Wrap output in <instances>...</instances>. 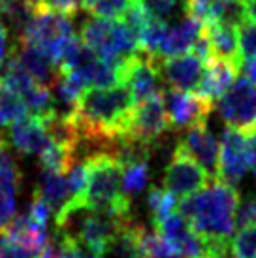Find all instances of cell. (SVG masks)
Listing matches in <instances>:
<instances>
[{
	"mask_svg": "<svg viewBox=\"0 0 256 258\" xmlns=\"http://www.w3.org/2000/svg\"><path fill=\"white\" fill-rule=\"evenodd\" d=\"M239 192L221 179L209 181L200 192L179 202V211L207 243H228L235 230Z\"/></svg>",
	"mask_w": 256,
	"mask_h": 258,
	"instance_id": "cell-1",
	"label": "cell"
},
{
	"mask_svg": "<svg viewBox=\"0 0 256 258\" xmlns=\"http://www.w3.org/2000/svg\"><path fill=\"white\" fill-rule=\"evenodd\" d=\"M87 186L81 208L106 213L113 219L132 217L130 198L122 192L121 164L107 151H94L85 158Z\"/></svg>",
	"mask_w": 256,
	"mask_h": 258,
	"instance_id": "cell-2",
	"label": "cell"
},
{
	"mask_svg": "<svg viewBox=\"0 0 256 258\" xmlns=\"http://www.w3.org/2000/svg\"><path fill=\"white\" fill-rule=\"evenodd\" d=\"M17 42L43 53L53 64L60 68L66 55L79 42L74 23L68 15L34 8L29 21L17 34Z\"/></svg>",
	"mask_w": 256,
	"mask_h": 258,
	"instance_id": "cell-3",
	"label": "cell"
},
{
	"mask_svg": "<svg viewBox=\"0 0 256 258\" xmlns=\"http://www.w3.org/2000/svg\"><path fill=\"white\" fill-rule=\"evenodd\" d=\"M81 42L94 55L113 62H121L122 58L140 51L138 40L126 23L107 17H93L83 21Z\"/></svg>",
	"mask_w": 256,
	"mask_h": 258,
	"instance_id": "cell-4",
	"label": "cell"
},
{
	"mask_svg": "<svg viewBox=\"0 0 256 258\" xmlns=\"http://www.w3.org/2000/svg\"><path fill=\"white\" fill-rule=\"evenodd\" d=\"M170 121H168L162 91H160L158 94H153L143 102L136 104L122 138H130L155 149L170 134Z\"/></svg>",
	"mask_w": 256,
	"mask_h": 258,
	"instance_id": "cell-5",
	"label": "cell"
},
{
	"mask_svg": "<svg viewBox=\"0 0 256 258\" xmlns=\"http://www.w3.org/2000/svg\"><path fill=\"white\" fill-rule=\"evenodd\" d=\"M217 111L230 128L250 134L256 130V85L247 78H235L232 87L217 100Z\"/></svg>",
	"mask_w": 256,
	"mask_h": 258,
	"instance_id": "cell-6",
	"label": "cell"
},
{
	"mask_svg": "<svg viewBox=\"0 0 256 258\" xmlns=\"http://www.w3.org/2000/svg\"><path fill=\"white\" fill-rule=\"evenodd\" d=\"M209 181L211 175L185 151L175 147L164 172V188L170 190L177 200H183L200 192Z\"/></svg>",
	"mask_w": 256,
	"mask_h": 258,
	"instance_id": "cell-7",
	"label": "cell"
},
{
	"mask_svg": "<svg viewBox=\"0 0 256 258\" xmlns=\"http://www.w3.org/2000/svg\"><path fill=\"white\" fill-rule=\"evenodd\" d=\"M121 85L128 89L134 104L160 93V72L157 60L142 51L121 60Z\"/></svg>",
	"mask_w": 256,
	"mask_h": 258,
	"instance_id": "cell-8",
	"label": "cell"
},
{
	"mask_svg": "<svg viewBox=\"0 0 256 258\" xmlns=\"http://www.w3.org/2000/svg\"><path fill=\"white\" fill-rule=\"evenodd\" d=\"M168 121L171 130H186L207 122V117L213 109V104L200 94H192L190 91H177V89H168L162 93Z\"/></svg>",
	"mask_w": 256,
	"mask_h": 258,
	"instance_id": "cell-9",
	"label": "cell"
},
{
	"mask_svg": "<svg viewBox=\"0 0 256 258\" xmlns=\"http://www.w3.org/2000/svg\"><path fill=\"white\" fill-rule=\"evenodd\" d=\"M160 237L171 247V251L183 254L186 258H206L209 254L207 241L192 228L188 221L181 215V211H175L155 224Z\"/></svg>",
	"mask_w": 256,
	"mask_h": 258,
	"instance_id": "cell-10",
	"label": "cell"
},
{
	"mask_svg": "<svg viewBox=\"0 0 256 258\" xmlns=\"http://www.w3.org/2000/svg\"><path fill=\"white\" fill-rule=\"evenodd\" d=\"M221 149H219V168L217 177L224 183L237 185L249 172V140L247 134L228 126L222 132Z\"/></svg>",
	"mask_w": 256,
	"mask_h": 258,
	"instance_id": "cell-11",
	"label": "cell"
},
{
	"mask_svg": "<svg viewBox=\"0 0 256 258\" xmlns=\"http://www.w3.org/2000/svg\"><path fill=\"white\" fill-rule=\"evenodd\" d=\"M160 72V79L168 85V89L177 91H192L196 89L202 72H204V60L194 53H183L168 58H155Z\"/></svg>",
	"mask_w": 256,
	"mask_h": 258,
	"instance_id": "cell-12",
	"label": "cell"
},
{
	"mask_svg": "<svg viewBox=\"0 0 256 258\" xmlns=\"http://www.w3.org/2000/svg\"><path fill=\"white\" fill-rule=\"evenodd\" d=\"M190 158H194L209 175H217L219 168V140L211 130L207 128V122L194 124L181 136L177 144Z\"/></svg>",
	"mask_w": 256,
	"mask_h": 258,
	"instance_id": "cell-13",
	"label": "cell"
},
{
	"mask_svg": "<svg viewBox=\"0 0 256 258\" xmlns=\"http://www.w3.org/2000/svg\"><path fill=\"white\" fill-rule=\"evenodd\" d=\"M23 183V172L8 145L0 147V228L12 221L17 209V194Z\"/></svg>",
	"mask_w": 256,
	"mask_h": 258,
	"instance_id": "cell-14",
	"label": "cell"
},
{
	"mask_svg": "<svg viewBox=\"0 0 256 258\" xmlns=\"http://www.w3.org/2000/svg\"><path fill=\"white\" fill-rule=\"evenodd\" d=\"M8 142L21 155H38L49 142L47 119L38 115H25L23 119L8 126Z\"/></svg>",
	"mask_w": 256,
	"mask_h": 258,
	"instance_id": "cell-15",
	"label": "cell"
},
{
	"mask_svg": "<svg viewBox=\"0 0 256 258\" xmlns=\"http://www.w3.org/2000/svg\"><path fill=\"white\" fill-rule=\"evenodd\" d=\"M237 72H239V66L235 62L226 58L211 57L204 64L202 78L196 85V94L213 104L232 87Z\"/></svg>",
	"mask_w": 256,
	"mask_h": 258,
	"instance_id": "cell-16",
	"label": "cell"
},
{
	"mask_svg": "<svg viewBox=\"0 0 256 258\" xmlns=\"http://www.w3.org/2000/svg\"><path fill=\"white\" fill-rule=\"evenodd\" d=\"M202 29H204V25L188 17V15H185L175 25H168L164 40L160 43V49H158V55L155 58H168L188 53L192 49V45L196 43V40L200 38V34H202Z\"/></svg>",
	"mask_w": 256,
	"mask_h": 258,
	"instance_id": "cell-17",
	"label": "cell"
},
{
	"mask_svg": "<svg viewBox=\"0 0 256 258\" xmlns=\"http://www.w3.org/2000/svg\"><path fill=\"white\" fill-rule=\"evenodd\" d=\"M204 36L207 38V43L211 47L213 57L226 58L239 66V34H237V25L226 21H215L206 25Z\"/></svg>",
	"mask_w": 256,
	"mask_h": 258,
	"instance_id": "cell-18",
	"label": "cell"
},
{
	"mask_svg": "<svg viewBox=\"0 0 256 258\" xmlns=\"http://www.w3.org/2000/svg\"><path fill=\"white\" fill-rule=\"evenodd\" d=\"M2 230L6 232V236L10 239H14L17 243H21L23 247L30 249L32 252L40 254L43 249V245L47 243V226H42L36 221H32L29 213L25 211L21 215H14L12 221L8 222L6 226H2Z\"/></svg>",
	"mask_w": 256,
	"mask_h": 258,
	"instance_id": "cell-19",
	"label": "cell"
},
{
	"mask_svg": "<svg viewBox=\"0 0 256 258\" xmlns=\"http://www.w3.org/2000/svg\"><path fill=\"white\" fill-rule=\"evenodd\" d=\"M34 192L38 196H42L43 200L49 204V208L55 217L58 213L66 211V209H70L72 206V198H70V192H68V183H66V173L40 170Z\"/></svg>",
	"mask_w": 256,
	"mask_h": 258,
	"instance_id": "cell-20",
	"label": "cell"
},
{
	"mask_svg": "<svg viewBox=\"0 0 256 258\" xmlns=\"http://www.w3.org/2000/svg\"><path fill=\"white\" fill-rule=\"evenodd\" d=\"M12 51H14L15 55H17V58L21 60V64L25 66V70H27L40 85L49 87V89L53 87L55 79H57L58 68L53 64L43 53H40V51L34 49V47H30V45H23V43H19V45L14 47Z\"/></svg>",
	"mask_w": 256,
	"mask_h": 258,
	"instance_id": "cell-21",
	"label": "cell"
},
{
	"mask_svg": "<svg viewBox=\"0 0 256 258\" xmlns=\"http://www.w3.org/2000/svg\"><path fill=\"white\" fill-rule=\"evenodd\" d=\"M76 160H78V149H76V145L51 136H49V142L45 144V147L38 153L40 170H47V172L66 173Z\"/></svg>",
	"mask_w": 256,
	"mask_h": 258,
	"instance_id": "cell-22",
	"label": "cell"
},
{
	"mask_svg": "<svg viewBox=\"0 0 256 258\" xmlns=\"http://www.w3.org/2000/svg\"><path fill=\"white\" fill-rule=\"evenodd\" d=\"M27 104L14 87L0 78V126H10L27 115Z\"/></svg>",
	"mask_w": 256,
	"mask_h": 258,
	"instance_id": "cell-23",
	"label": "cell"
},
{
	"mask_svg": "<svg viewBox=\"0 0 256 258\" xmlns=\"http://www.w3.org/2000/svg\"><path fill=\"white\" fill-rule=\"evenodd\" d=\"M149 179H151V172H149V162H147V160L121 166L122 192L126 194L128 198L138 196L142 190H145V186L149 185Z\"/></svg>",
	"mask_w": 256,
	"mask_h": 258,
	"instance_id": "cell-24",
	"label": "cell"
},
{
	"mask_svg": "<svg viewBox=\"0 0 256 258\" xmlns=\"http://www.w3.org/2000/svg\"><path fill=\"white\" fill-rule=\"evenodd\" d=\"M147 206L151 209L153 224H157V222H160L168 215L177 211L179 200L170 190H166L164 186H153L147 192Z\"/></svg>",
	"mask_w": 256,
	"mask_h": 258,
	"instance_id": "cell-25",
	"label": "cell"
},
{
	"mask_svg": "<svg viewBox=\"0 0 256 258\" xmlns=\"http://www.w3.org/2000/svg\"><path fill=\"white\" fill-rule=\"evenodd\" d=\"M228 258H256V224L239 228L228 241Z\"/></svg>",
	"mask_w": 256,
	"mask_h": 258,
	"instance_id": "cell-26",
	"label": "cell"
},
{
	"mask_svg": "<svg viewBox=\"0 0 256 258\" xmlns=\"http://www.w3.org/2000/svg\"><path fill=\"white\" fill-rule=\"evenodd\" d=\"M130 0H81V10L94 17L117 19L124 14Z\"/></svg>",
	"mask_w": 256,
	"mask_h": 258,
	"instance_id": "cell-27",
	"label": "cell"
},
{
	"mask_svg": "<svg viewBox=\"0 0 256 258\" xmlns=\"http://www.w3.org/2000/svg\"><path fill=\"white\" fill-rule=\"evenodd\" d=\"M237 34H239V58L241 60H245V58H254L256 57V21L245 17L237 25Z\"/></svg>",
	"mask_w": 256,
	"mask_h": 258,
	"instance_id": "cell-28",
	"label": "cell"
},
{
	"mask_svg": "<svg viewBox=\"0 0 256 258\" xmlns=\"http://www.w3.org/2000/svg\"><path fill=\"white\" fill-rule=\"evenodd\" d=\"M256 224V192H249L237 204L235 209V228H245Z\"/></svg>",
	"mask_w": 256,
	"mask_h": 258,
	"instance_id": "cell-29",
	"label": "cell"
},
{
	"mask_svg": "<svg viewBox=\"0 0 256 258\" xmlns=\"http://www.w3.org/2000/svg\"><path fill=\"white\" fill-rule=\"evenodd\" d=\"M38 254L30 249L23 247L14 239L6 236V232L0 228V258H36Z\"/></svg>",
	"mask_w": 256,
	"mask_h": 258,
	"instance_id": "cell-30",
	"label": "cell"
},
{
	"mask_svg": "<svg viewBox=\"0 0 256 258\" xmlns=\"http://www.w3.org/2000/svg\"><path fill=\"white\" fill-rule=\"evenodd\" d=\"M34 8L72 17L81 10V0H34Z\"/></svg>",
	"mask_w": 256,
	"mask_h": 258,
	"instance_id": "cell-31",
	"label": "cell"
},
{
	"mask_svg": "<svg viewBox=\"0 0 256 258\" xmlns=\"http://www.w3.org/2000/svg\"><path fill=\"white\" fill-rule=\"evenodd\" d=\"M36 258H70L68 254V241L62 232H55V236L47 239L43 249Z\"/></svg>",
	"mask_w": 256,
	"mask_h": 258,
	"instance_id": "cell-32",
	"label": "cell"
},
{
	"mask_svg": "<svg viewBox=\"0 0 256 258\" xmlns=\"http://www.w3.org/2000/svg\"><path fill=\"white\" fill-rule=\"evenodd\" d=\"M27 213L32 221H36L38 224H42V226H47V222H49L51 215H53V211H51L49 204L43 200L42 196H38L34 192L32 196V200H30V206L27 209Z\"/></svg>",
	"mask_w": 256,
	"mask_h": 258,
	"instance_id": "cell-33",
	"label": "cell"
},
{
	"mask_svg": "<svg viewBox=\"0 0 256 258\" xmlns=\"http://www.w3.org/2000/svg\"><path fill=\"white\" fill-rule=\"evenodd\" d=\"M62 234L66 236V241H68V254H70V258H106L104 254H100V252L85 247L83 243H79L78 239L72 237L70 234H66V232H62Z\"/></svg>",
	"mask_w": 256,
	"mask_h": 258,
	"instance_id": "cell-34",
	"label": "cell"
},
{
	"mask_svg": "<svg viewBox=\"0 0 256 258\" xmlns=\"http://www.w3.org/2000/svg\"><path fill=\"white\" fill-rule=\"evenodd\" d=\"M143 4L149 8L151 12L157 15V17L164 19L166 15L171 14V10L175 8L177 0H143Z\"/></svg>",
	"mask_w": 256,
	"mask_h": 258,
	"instance_id": "cell-35",
	"label": "cell"
},
{
	"mask_svg": "<svg viewBox=\"0 0 256 258\" xmlns=\"http://www.w3.org/2000/svg\"><path fill=\"white\" fill-rule=\"evenodd\" d=\"M239 70L243 72V78H247L256 85V57L254 58H245L239 64Z\"/></svg>",
	"mask_w": 256,
	"mask_h": 258,
	"instance_id": "cell-36",
	"label": "cell"
},
{
	"mask_svg": "<svg viewBox=\"0 0 256 258\" xmlns=\"http://www.w3.org/2000/svg\"><path fill=\"white\" fill-rule=\"evenodd\" d=\"M8 40H10V36H8V27L4 25V21L0 19V68H2V64H4V60H6V55H8Z\"/></svg>",
	"mask_w": 256,
	"mask_h": 258,
	"instance_id": "cell-37",
	"label": "cell"
},
{
	"mask_svg": "<svg viewBox=\"0 0 256 258\" xmlns=\"http://www.w3.org/2000/svg\"><path fill=\"white\" fill-rule=\"evenodd\" d=\"M249 140V170L252 172V175L256 177V130L247 134Z\"/></svg>",
	"mask_w": 256,
	"mask_h": 258,
	"instance_id": "cell-38",
	"label": "cell"
},
{
	"mask_svg": "<svg viewBox=\"0 0 256 258\" xmlns=\"http://www.w3.org/2000/svg\"><path fill=\"white\" fill-rule=\"evenodd\" d=\"M243 12H245L247 19L256 21V0H245L243 2Z\"/></svg>",
	"mask_w": 256,
	"mask_h": 258,
	"instance_id": "cell-39",
	"label": "cell"
},
{
	"mask_svg": "<svg viewBox=\"0 0 256 258\" xmlns=\"http://www.w3.org/2000/svg\"><path fill=\"white\" fill-rule=\"evenodd\" d=\"M166 258H186V256H183V254H177V252H173V254H170V256H166Z\"/></svg>",
	"mask_w": 256,
	"mask_h": 258,
	"instance_id": "cell-40",
	"label": "cell"
},
{
	"mask_svg": "<svg viewBox=\"0 0 256 258\" xmlns=\"http://www.w3.org/2000/svg\"><path fill=\"white\" fill-rule=\"evenodd\" d=\"M2 145H6V138L2 136V132H0V147H2Z\"/></svg>",
	"mask_w": 256,
	"mask_h": 258,
	"instance_id": "cell-41",
	"label": "cell"
},
{
	"mask_svg": "<svg viewBox=\"0 0 256 258\" xmlns=\"http://www.w3.org/2000/svg\"><path fill=\"white\" fill-rule=\"evenodd\" d=\"M237 2H245V0H237Z\"/></svg>",
	"mask_w": 256,
	"mask_h": 258,
	"instance_id": "cell-42",
	"label": "cell"
},
{
	"mask_svg": "<svg viewBox=\"0 0 256 258\" xmlns=\"http://www.w3.org/2000/svg\"><path fill=\"white\" fill-rule=\"evenodd\" d=\"M206 258H213V256H206Z\"/></svg>",
	"mask_w": 256,
	"mask_h": 258,
	"instance_id": "cell-43",
	"label": "cell"
},
{
	"mask_svg": "<svg viewBox=\"0 0 256 258\" xmlns=\"http://www.w3.org/2000/svg\"><path fill=\"white\" fill-rule=\"evenodd\" d=\"M32 2H34V0H32Z\"/></svg>",
	"mask_w": 256,
	"mask_h": 258,
	"instance_id": "cell-44",
	"label": "cell"
}]
</instances>
